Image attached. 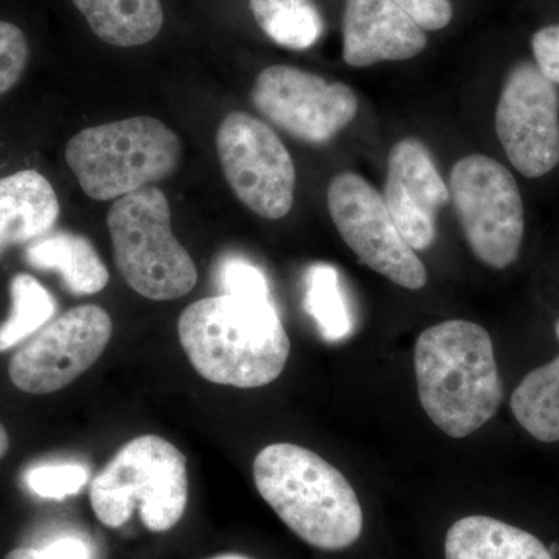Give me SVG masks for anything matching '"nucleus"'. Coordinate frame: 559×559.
Here are the masks:
<instances>
[{"label": "nucleus", "mask_w": 559, "mask_h": 559, "mask_svg": "<svg viewBox=\"0 0 559 559\" xmlns=\"http://www.w3.org/2000/svg\"><path fill=\"white\" fill-rule=\"evenodd\" d=\"M182 143L164 121L153 117L103 123L73 135L66 162L81 190L95 201H112L178 170Z\"/></svg>", "instance_id": "5"}, {"label": "nucleus", "mask_w": 559, "mask_h": 559, "mask_svg": "<svg viewBox=\"0 0 559 559\" xmlns=\"http://www.w3.org/2000/svg\"><path fill=\"white\" fill-rule=\"evenodd\" d=\"M112 319L97 305H81L50 320L10 360V380L32 395L68 388L100 359Z\"/></svg>", "instance_id": "10"}, {"label": "nucleus", "mask_w": 559, "mask_h": 559, "mask_svg": "<svg viewBox=\"0 0 559 559\" xmlns=\"http://www.w3.org/2000/svg\"><path fill=\"white\" fill-rule=\"evenodd\" d=\"M11 312L0 325V353L38 333L57 314V300L31 274H17L10 285Z\"/></svg>", "instance_id": "22"}, {"label": "nucleus", "mask_w": 559, "mask_h": 559, "mask_svg": "<svg viewBox=\"0 0 559 559\" xmlns=\"http://www.w3.org/2000/svg\"><path fill=\"white\" fill-rule=\"evenodd\" d=\"M207 559H252L249 557H246V555L240 554H221L216 555V557L207 558Z\"/></svg>", "instance_id": "31"}, {"label": "nucleus", "mask_w": 559, "mask_h": 559, "mask_svg": "<svg viewBox=\"0 0 559 559\" xmlns=\"http://www.w3.org/2000/svg\"><path fill=\"white\" fill-rule=\"evenodd\" d=\"M3 559H36V554L35 549H31V547H17Z\"/></svg>", "instance_id": "29"}, {"label": "nucleus", "mask_w": 559, "mask_h": 559, "mask_svg": "<svg viewBox=\"0 0 559 559\" xmlns=\"http://www.w3.org/2000/svg\"><path fill=\"white\" fill-rule=\"evenodd\" d=\"M419 403L452 439L473 436L498 414L503 399L495 345L468 320H448L419 334L415 344Z\"/></svg>", "instance_id": "2"}, {"label": "nucleus", "mask_w": 559, "mask_h": 559, "mask_svg": "<svg viewBox=\"0 0 559 559\" xmlns=\"http://www.w3.org/2000/svg\"><path fill=\"white\" fill-rule=\"evenodd\" d=\"M108 230L117 270L140 296L176 300L197 286V264L173 234L164 191L143 187L116 200L109 209Z\"/></svg>", "instance_id": "6"}, {"label": "nucleus", "mask_w": 559, "mask_h": 559, "mask_svg": "<svg viewBox=\"0 0 559 559\" xmlns=\"http://www.w3.org/2000/svg\"><path fill=\"white\" fill-rule=\"evenodd\" d=\"M28 40L11 22L0 21V97L16 86L27 68Z\"/></svg>", "instance_id": "24"}, {"label": "nucleus", "mask_w": 559, "mask_h": 559, "mask_svg": "<svg viewBox=\"0 0 559 559\" xmlns=\"http://www.w3.org/2000/svg\"><path fill=\"white\" fill-rule=\"evenodd\" d=\"M35 554L36 559H92V547L81 536L62 535L35 549Z\"/></svg>", "instance_id": "28"}, {"label": "nucleus", "mask_w": 559, "mask_h": 559, "mask_svg": "<svg viewBox=\"0 0 559 559\" xmlns=\"http://www.w3.org/2000/svg\"><path fill=\"white\" fill-rule=\"evenodd\" d=\"M219 285L224 294L246 299L271 300L266 275L249 261L231 257L221 263Z\"/></svg>", "instance_id": "25"}, {"label": "nucleus", "mask_w": 559, "mask_h": 559, "mask_svg": "<svg viewBox=\"0 0 559 559\" xmlns=\"http://www.w3.org/2000/svg\"><path fill=\"white\" fill-rule=\"evenodd\" d=\"M450 194L474 255L495 270L513 264L525 218L520 187L509 168L484 154L462 157L451 170Z\"/></svg>", "instance_id": "7"}, {"label": "nucleus", "mask_w": 559, "mask_h": 559, "mask_svg": "<svg viewBox=\"0 0 559 559\" xmlns=\"http://www.w3.org/2000/svg\"><path fill=\"white\" fill-rule=\"evenodd\" d=\"M92 510L103 525L119 528L139 510L150 532H168L189 502L187 459L159 436L128 441L92 480Z\"/></svg>", "instance_id": "4"}, {"label": "nucleus", "mask_w": 559, "mask_h": 559, "mask_svg": "<svg viewBox=\"0 0 559 559\" xmlns=\"http://www.w3.org/2000/svg\"><path fill=\"white\" fill-rule=\"evenodd\" d=\"M92 32L114 47L151 43L164 25L160 0H72Z\"/></svg>", "instance_id": "18"}, {"label": "nucleus", "mask_w": 559, "mask_h": 559, "mask_svg": "<svg viewBox=\"0 0 559 559\" xmlns=\"http://www.w3.org/2000/svg\"><path fill=\"white\" fill-rule=\"evenodd\" d=\"M496 132L507 157L525 178L559 164V94L535 62L513 66L496 108Z\"/></svg>", "instance_id": "12"}, {"label": "nucleus", "mask_w": 559, "mask_h": 559, "mask_svg": "<svg viewBox=\"0 0 559 559\" xmlns=\"http://www.w3.org/2000/svg\"><path fill=\"white\" fill-rule=\"evenodd\" d=\"M10 448V439H9V432H7V429L3 428L2 423H0V460L3 459V455L9 452Z\"/></svg>", "instance_id": "30"}, {"label": "nucleus", "mask_w": 559, "mask_h": 559, "mask_svg": "<svg viewBox=\"0 0 559 559\" xmlns=\"http://www.w3.org/2000/svg\"><path fill=\"white\" fill-rule=\"evenodd\" d=\"M342 28V53L353 68L411 60L428 46L425 31L393 0H345Z\"/></svg>", "instance_id": "14"}, {"label": "nucleus", "mask_w": 559, "mask_h": 559, "mask_svg": "<svg viewBox=\"0 0 559 559\" xmlns=\"http://www.w3.org/2000/svg\"><path fill=\"white\" fill-rule=\"evenodd\" d=\"M57 191L46 176L22 170L0 179V257L53 230L60 218Z\"/></svg>", "instance_id": "15"}, {"label": "nucleus", "mask_w": 559, "mask_h": 559, "mask_svg": "<svg viewBox=\"0 0 559 559\" xmlns=\"http://www.w3.org/2000/svg\"><path fill=\"white\" fill-rule=\"evenodd\" d=\"M557 336H558V340H559V320H558V323H557Z\"/></svg>", "instance_id": "32"}, {"label": "nucleus", "mask_w": 559, "mask_h": 559, "mask_svg": "<svg viewBox=\"0 0 559 559\" xmlns=\"http://www.w3.org/2000/svg\"><path fill=\"white\" fill-rule=\"evenodd\" d=\"M91 473L86 466L76 463L60 465H40L25 473V487L43 499L62 500L79 495L90 481Z\"/></svg>", "instance_id": "23"}, {"label": "nucleus", "mask_w": 559, "mask_h": 559, "mask_svg": "<svg viewBox=\"0 0 559 559\" xmlns=\"http://www.w3.org/2000/svg\"><path fill=\"white\" fill-rule=\"evenodd\" d=\"M423 31L437 32L452 21L451 0H393Z\"/></svg>", "instance_id": "26"}, {"label": "nucleus", "mask_w": 559, "mask_h": 559, "mask_svg": "<svg viewBox=\"0 0 559 559\" xmlns=\"http://www.w3.org/2000/svg\"><path fill=\"white\" fill-rule=\"evenodd\" d=\"M511 411L533 439L559 443V356L521 381L511 395Z\"/></svg>", "instance_id": "19"}, {"label": "nucleus", "mask_w": 559, "mask_h": 559, "mask_svg": "<svg viewBox=\"0 0 559 559\" xmlns=\"http://www.w3.org/2000/svg\"><path fill=\"white\" fill-rule=\"evenodd\" d=\"M33 270L57 272L73 296H92L108 286L109 271L86 237L68 230L49 231L25 249Z\"/></svg>", "instance_id": "16"}, {"label": "nucleus", "mask_w": 559, "mask_h": 559, "mask_svg": "<svg viewBox=\"0 0 559 559\" xmlns=\"http://www.w3.org/2000/svg\"><path fill=\"white\" fill-rule=\"evenodd\" d=\"M252 105L274 127L301 142H330L355 120L359 102L347 84L316 73L271 66L261 70L250 92Z\"/></svg>", "instance_id": "11"}, {"label": "nucleus", "mask_w": 559, "mask_h": 559, "mask_svg": "<svg viewBox=\"0 0 559 559\" xmlns=\"http://www.w3.org/2000/svg\"><path fill=\"white\" fill-rule=\"evenodd\" d=\"M261 31L278 46L307 50L323 33V17L314 0H249Z\"/></svg>", "instance_id": "20"}, {"label": "nucleus", "mask_w": 559, "mask_h": 559, "mask_svg": "<svg viewBox=\"0 0 559 559\" xmlns=\"http://www.w3.org/2000/svg\"><path fill=\"white\" fill-rule=\"evenodd\" d=\"M382 198L411 248L428 250L437 238V216L451 194L425 143L406 138L393 145Z\"/></svg>", "instance_id": "13"}, {"label": "nucleus", "mask_w": 559, "mask_h": 559, "mask_svg": "<svg viewBox=\"0 0 559 559\" xmlns=\"http://www.w3.org/2000/svg\"><path fill=\"white\" fill-rule=\"evenodd\" d=\"M331 219L360 263L411 290L425 288L428 271L393 223L380 191L356 173L334 176L326 193Z\"/></svg>", "instance_id": "9"}, {"label": "nucleus", "mask_w": 559, "mask_h": 559, "mask_svg": "<svg viewBox=\"0 0 559 559\" xmlns=\"http://www.w3.org/2000/svg\"><path fill=\"white\" fill-rule=\"evenodd\" d=\"M178 333L193 369L213 384L264 388L289 359L288 333L271 300L205 297L182 311Z\"/></svg>", "instance_id": "1"}, {"label": "nucleus", "mask_w": 559, "mask_h": 559, "mask_svg": "<svg viewBox=\"0 0 559 559\" xmlns=\"http://www.w3.org/2000/svg\"><path fill=\"white\" fill-rule=\"evenodd\" d=\"M261 498L301 540L326 551L345 550L362 535V507L340 469L307 448L274 443L253 460Z\"/></svg>", "instance_id": "3"}, {"label": "nucleus", "mask_w": 559, "mask_h": 559, "mask_svg": "<svg viewBox=\"0 0 559 559\" xmlns=\"http://www.w3.org/2000/svg\"><path fill=\"white\" fill-rule=\"evenodd\" d=\"M216 151L238 201L264 219L288 215L296 193V167L270 124L234 110L221 121Z\"/></svg>", "instance_id": "8"}, {"label": "nucleus", "mask_w": 559, "mask_h": 559, "mask_svg": "<svg viewBox=\"0 0 559 559\" xmlns=\"http://www.w3.org/2000/svg\"><path fill=\"white\" fill-rule=\"evenodd\" d=\"M535 64L554 84H559V24L547 25L532 38Z\"/></svg>", "instance_id": "27"}, {"label": "nucleus", "mask_w": 559, "mask_h": 559, "mask_svg": "<svg viewBox=\"0 0 559 559\" xmlns=\"http://www.w3.org/2000/svg\"><path fill=\"white\" fill-rule=\"evenodd\" d=\"M304 304L323 340L340 342L352 334L355 323L336 267L326 263L312 264L305 275Z\"/></svg>", "instance_id": "21"}, {"label": "nucleus", "mask_w": 559, "mask_h": 559, "mask_svg": "<svg viewBox=\"0 0 559 559\" xmlns=\"http://www.w3.org/2000/svg\"><path fill=\"white\" fill-rule=\"evenodd\" d=\"M447 559H554L532 533L488 516L455 522L444 539Z\"/></svg>", "instance_id": "17"}]
</instances>
